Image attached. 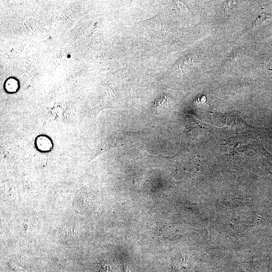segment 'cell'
Listing matches in <instances>:
<instances>
[{"instance_id": "6da1fadb", "label": "cell", "mask_w": 272, "mask_h": 272, "mask_svg": "<svg viewBox=\"0 0 272 272\" xmlns=\"http://www.w3.org/2000/svg\"><path fill=\"white\" fill-rule=\"evenodd\" d=\"M36 145L38 150L41 151H49L52 147L51 140L47 137L42 135L38 137L36 140Z\"/></svg>"}, {"instance_id": "7a4b0ae2", "label": "cell", "mask_w": 272, "mask_h": 272, "mask_svg": "<svg viewBox=\"0 0 272 272\" xmlns=\"http://www.w3.org/2000/svg\"><path fill=\"white\" fill-rule=\"evenodd\" d=\"M167 106L168 100L166 96H164L155 102V108L157 110H164Z\"/></svg>"}]
</instances>
